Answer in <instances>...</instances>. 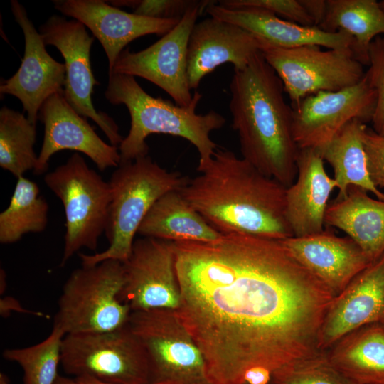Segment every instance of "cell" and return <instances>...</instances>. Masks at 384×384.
Returning <instances> with one entry per match:
<instances>
[{"instance_id":"cell-1","label":"cell","mask_w":384,"mask_h":384,"mask_svg":"<svg viewBox=\"0 0 384 384\" xmlns=\"http://www.w3.org/2000/svg\"><path fill=\"white\" fill-rule=\"evenodd\" d=\"M176 312L200 348L211 384L272 376L324 352L319 335L332 292L282 240L242 233L173 242Z\"/></svg>"},{"instance_id":"cell-2","label":"cell","mask_w":384,"mask_h":384,"mask_svg":"<svg viewBox=\"0 0 384 384\" xmlns=\"http://www.w3.org/2000/svg\"><path fill=\"white\" fill-rule=\"evenodd\" d=\"M180 192L222 235L283 240L293 237L286 215L287 188L230 150L217 149Z\"/></svg>"},{"instance_id":"cell-3","label":"cell","mask_w":384,"mask_h":384,"mask_svg":"<svg viewBox=\"0 0 384 384\" xmlns=\"http://www.w3.org/2000/svg\"><path fill=\"white\" fill-rule=\"evenodd\" d=\"M232 127L242 158L286 188L297 175L299 147L293 135V110L283 84L259 52L230 83Z\"/></svg>"},{"instance_id":"cell-4","label":"cell","mask_w":384,"mask_h":384,"mask_svg":"<svg viewBox=\"0 0 384 384\" xmlns=\"http://www.w3.org/2000/svg\"><path fill=\"white\" fill-rule=\"evenodd\" d=\"M105 96L114 105H124L130 115L129 133L119 145L120 163L148 155L146 139L153 134L188 140L199 154L197 170L208 164L218 149L210 134L222 128L225 119L214 110L197 114L196 110L202 98L198 91L194 92L188 106L181 107L169 100L151 96L133 76L110 73Z\"/></svg>"},{"instance_id":"cell-5","label":"cell","mask_w":384,"mask_h":384,"mask_svg":"<svg viewBox=\"0 0 384 384\" xmlns=\"http://www.w3.org/2000/svg\"><path fill=\"white\" fill-rule=\"evenodd\" d=\"M189 178L169 171L146 155L120 163L108 181L111 202L105 235L108 247L92 255L80 253L82 266L106 260L124 262L130 257L138 229L156 201L174 190H181Z\"/></svg>"},{"instance_id":"cell-6","label":"cell","mask_w":384,"mask_h":384,"mask_svg":"<svg viewBox=\"0 0 384 384\" xmlns=\"http://www.w3.org/2000/svg\"><path fill=\"white\" fill-rule=\"evenodd\" d=\"M123 262L106 260L74 270L58 302L53 326L65 334L114 331L126 326L132 311L119 299Z\"/></svg>"},{"instance_id":"cell-7","label":"cell","mask_w":384,"mask_h":384,"mask_svg":"<svg viewBox=\"0 0 384 384\" xmlns=\"http://www.w3.org/2000/svg\"><path fill=\"white\" fill-rule=\"evenodd\" d=\"M47 187L61 201L65 218L60 266L82 248L96 250L105 233L111 202L109 182L78 152L44 176Z\"/></svg>"},{"instance_id":"cell-8","label":"cell","mask_w":384,"mask_h":384,"mask_svg":"<svg viewBox=\"0 0 384 384\" xmlns=\"http://www.w3.org/2000/svg\"><path fill=\"white\" fill-rule=\"evenodd\" d=\"M128 324L146 351L148 384H211L203 356L176 310L132 311Z\"/></svg>"},{"instance_id":"cell-9","label":"cell","mask_w":384,"mask_h":384,"mask_svg":"<svg viewBox=\"0 0 384 384\" xmlns=\"http://www.w3.org/2000/svg\"><path fill=\"white\" fill-rule=\"evenodd\" d=\"M60 364L75 378L89 376L110 384H148L147 355L128 324L110 331L66 334Z\"/></svg>"},{"instance_id":"cell-10","label":"cell","mask_w":384,"mask_h":384,"mask_svg":"<svg viewBox=\"0 0 384 384\" xmlns=\"http://www.w3.org/2000/svg\"><path fill=\"white\" fill-rule=\"evenodd\" d=\"M261 53L280 78L292 108L309 95L353 86L365 75L363 65L354 58L351 49L265 46Z\"/></svg>"},{"instance_id":"cell-11","label":"cell","mask_w":384,"mask_h":384,"mask_svg":"<svg viewBox=\"0 0 384 384\" xmlns=\"http://www.w3.org/2000/svg\"><path fill=\"white\" fill-rule=\"evenodd\" d=\"M209 1H198L169 32L146 48H125L110 73L140 77L168 93L174 102L188 106L193 100L187 76V50L191 31Z\"/></svg>"},{"instance_id":"cell-12","label":"cell","mask_w":384,"mask_h":384,"mask_svg":"<svg viewBox=\"0 0 384 384\" xmlns=\"http://www.w3.org/2000/svg\"><path fill=\"white\" fill-rule=\"evenodd\" d=\"M46 44L55 46L63 55L65 66L63 95L70 106L81 116L90 118L105 134L111 144L119 145L123 140L119 127L107 113L97 110L92 103L95 78L90 63V50L94 38L85 26L75 20L53 15L39 28Z\"/></svg>"},{"instance_id":"cell-13","label":"cell","mask_w":384,"mask_h":384,"mask_svg":"<svg viewBox=\"0 0 384 384\" xmlns=\"http://www.w3.org/2000/svg\"><path fill=\"white\" fill-rule=\"evenodd\" d=\"M376 93L365 75L357 84L304 98L293 110V135L299 149L319 150L350 122H371Z\"/></svg>"},{"instance_id":"cell-14","label":"cell","mask_w":384,"mask_h":384,"mask_svg":"<svg viewBox=\"0 0 384 384\" xmlns=\"http://www.w3.org/2000/svg\"><path fill=\"white\" fill-rule=\"evenodd\" d=\"M123 266L124 283L119 297L132 311L178 309L181 293L173 242L138 238Z\"/></svg>"},{"instance_id":"cell-15","label":"cell","mask_w":384,"mask_h":384,"mask_svg":"<svg viewBox=\"0 0 384 384\" xmlns=\"http://www.w3.org/2000/svg\"><path fill=\"white\" fill-rule=\"evenodd\" d=\"M11 9L23 31L25 49L18 70L10 78L1 80L0 93L17 97L28 119L36 125L40 108L46 100L55 93L64 92L65 66L47 52L40 33L23 5L11 0Z\"/></svg>"},{"instance_id":"cell-16","label":"cell","mask_w":384,"mask_h":384,"mask_svg":"<svg viewBox=\"0 0 384 384\" xmlns=\"http://www.w3.org/2000/svg\"><path fill=\"white\" fill-rule=\"evenodd\" d=\"M38 119L43 124L44 136L34 171L36 175L46 171L54 154L66 149L85 154L100 171L119 165V147L104 142L86 118L70 106L63 92L46 100L40 108Z\"/></svg>"},{"instance_id":"cell-17","label":"cell","mask_w":384,"mask_h":384,"mask_svg":"<svg viewBox=\"0 0 384 384\" xmlns=\"http://www.w3.org/2000/svg\"><path fill=\"white\" fill-rule=\"evenodd\" d=\"M53 3L56 10L81 22L98 39L108 60L109 72L130 42L149 34L164 36L180 21L128 13L102 0H54Z\"/></svg>"},{"instance_id":"cell-18","label":"cell","mask_w":384,"mask_h":384,"mask_svg":"<svg viewBox=\"0 0 384 384\" xmlns=\"http://www.w3.org/2000/svg\"><path fill=\"white\" fill-rule=\"evenodd\" d=\"M384 324V254L360 272L331 303L319 335L326 351L363 326Z\"/></svg>"},{"instance_id":"cell-19","label":"cell","mask_w":384,"mask_h":384,"mask_svg":"<svg viewBox=\"0 0 384 384\" xmlns=\"http://www.w3.org/2000/svg\"><path fill=\"white\" fill-rule=\"evenodd\" d=\"M262 48L255 36L233 23L213 17L196 22L187 50L190 89H197L206 75L225 63L242 70Z\"/></svg>"},{"instance_id":"cell-20","label":"cell","mask_w":384,"mask_h":384,"mask_svg":"<svg viewBox=\"0 0 384 384\" xmlns=\"http://www.w3.org/2000/svg\"><path fill=\"white\" fill-rule=\"evenodd\" d=\"M205 9L210 17L249 31L262 43L263 48L317 46L327 49L351 50L355 43L353 37L344 31L327 32L316 26H302L262 8L223 6L209 1Z\"/></svg>"},{"instance_id":"cell-21","label":"cell","mask_w":384,"mask_h":384,"mask_svg":"<svg viewBox=\"0 0 384 384\" xmlns=\"http://www.w3.org/2000/svg\"><path fill=\"white\" fill-rule=\"evenodd\" d=\"M282 241L335 297L372 262L351 238L339 237L329 229Z\"/></svg>"},{"instance_id":"cell-22","label":"cell","mask_w":384,"mask_h":384,"mask_svg":"<svg viewBox=\"0 0 384 384\" xmlns=\"http://www.w3.org/2000/svg\"><path fill=\"white\" fill-rule=\"evenodd\" d=\"M297 175L286 190V215L294 237L324 230L329 198L337 184L324 167V161L313 149H299Z\"/></svg>"},{"instance_id":"cell-23","label":"cell","mask_w":384,"mask_h":384,"mask_svg":"<svg viewBox=\"0 0 384 384\" xmlns=\"http://www.w3.org/2000/svg\"><path fill=\"white\" fill-rule=\"evenodd\" d=\"M324 223L346 233L370 262L384 254V200L366 190L351 186L345 195L330 201Z\"/></svg>"},{"instance_id":"cell-24","label":"cell","mask_w":384,"mask_h":384,"mask_svg":"<svg viewBox=\"0 0 384 384\" xmlns=\"http://www.w3.org/2000/svg\"><path fill=\"white\" fill-rule=\"evenodd\" d=\"M329 348L327 360L350 384H384L383 324L360 328Z\"/></svg>"},{"instance_id":"cell-25","label":"cell","mask_w":384,"mask_h":384,"mask_svg":"<svg viewBox=\"0 0 384 384\" xmlns=\"http://www.w3.org/2000/svg\"><path fill=\"white\" fill-rule=\"evenodd\" d=\"M137 233L170 242H208L222 235L188 203L180 190L167 192L156 201Z\"/></svg>"},{"instance_id":"cell-26","label":"cell","mask_w":384,"mask_h":384,"mask_svg":"<svg viewBox=\"0 0 384 384\" xmlns=\"http://www.w3.org/2000/svg\"><path fill=\"white\" fill-rule=\"evenodd\" d=\"M366 124L354 119L348 123L326 145L316 150L334 171L338 188L337 197H341L351 186L360 187L384 200V193L372 182L367 168L366 155L363 143V132Z\"/></svg>"},{"instance_id":"cell-27","label":"cell","mask_w":384,"mask_h":384,"mask_svg":"<svg viewBox=\"0 0 384 384\" xmlns=\"http://www.w3.org/2000/svg\"><path fill=\"white\" fill-rule=\"evenodd\" d=\"M327 32L344 31L355 40L351 50L363 65H369V47L384 36V10L375 0H326V11L318 26Z\"/></svg>"},{"instance_id":"cell-28","label":"cell","mask_w":384,"mask_h":384,"mask_svg":"<svg viewBox=\"0 0 384 384\" xmlns=\"http://www.w3.org/2000/svg\"><path fill=\"white\" fill-rule=\"evenodd\" d=\"M48 210L38 184L18 177L8 207L0 213V242L14 243L27 233L44 231Z\"/></svg>"},{"instance_id":"cell-29","label":"cell","mask_w":384,"mask_h":384,"mask_svg":"<svg viewBox=\"0 0 384 384\" xmlns=\"http://www.w3.org/2000/svg\"><path fill=\"white\" fill-rule=\"evenodd\" d=\"M36 125L18 111L4 106L0 110V166L16 178L36 170Z\"/></svg>"},{"instance_id":"cell-30","label":"cell","mask_w":384,"mask_h":384,"mask_svg":"<svg viewBox=\"0 0 384 384\" xmlns=\"http://www.w3.org/2000/svg\"><path fill=\"white\" fill-rule=\"evenodd\" d=\"M65 333L53 326L49 336L35 345L8 348L3 357L16 362L23 371V384H53L58 377L61 347Z\"/></svg>"},{"instance_id":"cell-31","label":"cell","mask_w":384,"mask_h":384,"mask_svg":"<svg viewBox=\"0 0 384 384\" xmlns=\"http://www.w3.org/2000/svg\"><path fill=\"white\" fill-rule=\"evenodd\" d=\"M271 384H350L329 363L324 351L276 371Z\"/></svg>"},{"instance_id":"cell-32","label":"cell","mask_w":384,"mask_h":384,"mask_svg":"<svg viewBox=\"0 0 384 384\" xmlns=\"http://www.w3.org/2000/svg\"><path fill=\"white\" fill-rule=\"evenodd\" d=\"M369 58V69L366 73L376 93L372 129L384 136V36H378L371 42Z\"/></svg>"},{"instance_id":"cell-33","label":"cell","mask_w":384,"mask_h":384,"mask_svg":"<svg viewBox=\"0 0 384 384\" xmlns=\"http://www.w3.org/2000/svg\"><path fill=\"white\" fill-rule=\"evenodd\" d=\"M198 1L193 0H117L110 1L115 7H129L133 13L157 19L181 20Z\"/></svg>"},{"instance_id":"cell-34","label":"cell","mask_w":384,"mask_h":384,"mask_svg":"<svg viewBox=\"0 0 384 384\" xmlns=\"http://www.w3.org/2000/svg\"><path fill=\"white\" fill-rule=\"evenodd\" d=\"M223 6H253L267 9L284 20L306 26H315L299 0H223Z\"/></svg>"},{"instance_id":"cell-35","label":"cell","mask_w":384,"mask_h":384,"mask_svg":"<svg viewBox=\"0 0 384 384\" xmlns=\"http://www.w3.org/2000/svg\"><path fill=\"white\" fill-rule=\"evenodd\" d=\"M363 143L370 178L378 188L384 189V136L366 126L363 132Z\"/></svg>"},{"instance_id":"cell-36","label":"cell","mask_w":384,"mask_h":384,"mask_svg":"<svg viewBox=\"0 0 384 384\" xmlns=\"http://www.w3.org/2000/svg\"><path fill=\"white\" fill-rule=\"evenodd\" d=\"M307 13L314 21L315 26L318 27L326 14V0H299Z\"/></svg>"},{"instance_id":"cell-37","label":"cell","mask_w":384,"mask_h":384,"mask_svg":"<svg viewBox=\"0 0 384 384\" xmlns=\"http://www.w3.org/2000/svg\"><path fill=\"white\" fill-rule=\"evenodd\" d=\"M75 380L78 382L79 384H110L107 383L102 382L94 378L89 376H80L75 378Z\"/></svg>"},{"instance_id":"cell-38","label":"cell","mask_w":384,"mask_h":384,"mask_svg":"<svg viewBox=\"0 0 384 384\" xmlns=\"http://www.w3.org/2000/svg\"><path fill=\"white\" fill-rule=\"evenodd\" d=\"M53 384H79L75 378L58 375Z\"/></svg>"},{"instance_id":"cell-39","label":"cell","mask_w":384,"mask_h":384,"mask_svg":"<svg viewBox=\"0 0 384 384\" xmlns=\"http://www.w3.org/2000/svg\"><path fill=\"white\" fill-rule=\"evenodd\" d=\"M380 7L384 10V0L379 1Z\"/></svg>"}]
</instances>
